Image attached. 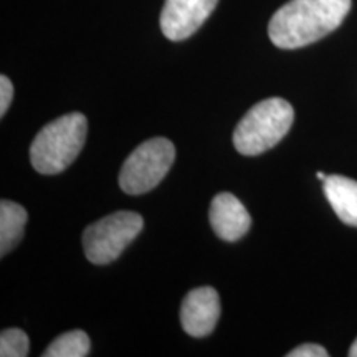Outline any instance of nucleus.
Segmentation results:
<instances>
[{
    "label": "nucleus",
    "mask_w": 357,
    "mask_h": 357,
    "mask_svg": "<svg viewBox=\"0 0 357 357\" xmlns=\"http://www.w3.org/2000/svg\"><path fill=\"white\" fill-rule=\"evenodd\" d=\"M351 0H289L268 25V37L283 50L303 48L324 38L342 24Z\"/></svg>",
    "instance_id": "f257e3e1"
},
{
    "label": "nucleus",
    "mask_w": 357,
    "mask_h": 357,
    "mask_svg": "<svg viewBox=\"0 0 357 357\" xmlns=\"http://www.w3.org/2000/svg\"><path fill=\"white\" fill-rule=\"evenodd\" d=\"M88 121L82 113H68L48 123L30 146V162L45 176L63 172L86 142Z\"/></svg>",
    "instance_id": "f03ea898"
},
{
    "label": "nucleus",
    "mask_w": 357,
    "mask_h": 357,
    "mask_svg": "<svg viewBox=\"0 0 357 357\" xmlns=\"http://www.w3.org/2000/svg\"><path fill=\"white\" fill-rule=\"evenodd\" d=\"M294 119L293 106L283 98H268L240 119L234 146L243 155H258L275 147L287 136Z\"/></svg>",
    "instance_id": "7ed1b4c3"
},
{
    "label": "nucleus",
    "mask_w": 357,
    "mask_h": 357,
    "mask_svg": "<svg viewBox=\"0 0 357 357\" xmlns=\"http://www.w3.org/2000/svg\"><path fill=\"white\" fill-rule=\"evenodd\" d=\"M176 159V147L166 137H153L142 142L124 160L119 172V187L129 195L153 190L166 177Z\"/></svg>",
    "instance_id": "20e7f679"
},
{
    "label": "nucleus",
    "mask_w": 357,
    "mask_h": 357,
    "mask_svg": "<svg viewBox=\"0 0 357 357\" xmlns=\"http://www.w3.org/2000/svg\"><path fill=\"white\" fill-rule=\"evenodd\" d=\"M144 220L136 212H114L91 223L83 234L84 255L95 265H106L126 250L142 231Z\"/></svg>",
    "instance_id": "39448f33"
},
{
    "label": "nucleus",
    "mask_w": 357,
    "mask_h": 357,
    "mask_svg": "<svg viewBox=\"0 0 357 357\" xmlns=\"http://www.w3.org/2000/svg\"><path fill=\"white\" fill-rule=\"evenodd\" d=\"M217 3L218 0H166L160 30L172 42H182L197 32Z\"/></svg>",
    "instance_id": "423d86ee"
},
{
    "label": "nucleus",
    "mask_w": 357,
    "mask_h": 357,
    "mask_svg": "<svg viewBox=\"0 0 357 357\" xmlns=\"http://www.w3.org/2000/svg\"><path fill=\"white\" fill-rule=\"evenodd\" d=\"M220 318V298L211 287L192 289L182 301L181 323L192 337H205L215 329Z\"/></svg>",
    "instance_id": "0eeeda50"
},
{
    "label": "nucleus",
    "mask_w": 357,
    "mask_h": 357,
    "mask_svg": "<svg viewBox=\"0 0 357 357\" xmlns=\"http://www.w3.org/2000/svg\"><path fill=\"white\" fill-rule=\"evenodd\" d=\"M208 217L213 231L223 242H238L252 225V217L245 205L229 192L213 197Z\"/></svg>",
    "instance_id": "6e6552de"
},
{
    "label": "nucleus",
    "mask_w": 357,
    "mask_h": 357,
    "mask_svg": "<svg viewBox=\"0 0 357 357\" xmlns=\"http://www.w3.org/2000/svg\"><path fill=\"white\" fill-rule=\"evenodd\" d=\"M324 195L346 225L357 227V181L344 176L324 178Z\"/></svg>",
    "instance_id": "1a4fd4ad"
},
{
    "label": "nucleus",
    "mask_w": 357,
    "mask_h": 357,
    "mask_svg": "<svg viewBox=\"0 0 357 357\" xmlns=\"http://www.w3.org/2000/svg\"><path fill=\"white\" fill-rule=\"evenodd\" d=\"M26 211L22 205L2 200L0 202V255L6 257L24 236Z\"/></svg>",
    "instance_id": "9d476101"
},
{
    "label": "nucleus",
    "mask_w": 357,
    "mask_h": 357,
    "mask_svg": "<svg viewBox=\"0 0 357 357\" xmlns=\"http://www.w3.org/2000/svg\"><path fill=\"white\" fill-rule=\"evenodd\" d=\"M89 347L88 334L77 329L58 336L43 351V357H84L89 354Z\"/></svg>",
    "instance_id": "9b49d317"
},
{
    "label": "nucleus",
    "mask_w": 357,
    "mask_h": 357,
    "mask_svg": "<svg viewBox=\"0 0 357 357\" xmlns=\"http://www.w3.org/2000/svg\"><path fill=\"white\" fill-rule=\"evenodd\" d=\"M29 336L19 328L3 329L0 334V356L2 357H25L29 354Z\"/></svg>",
    "instance_id": "f8f14e48"
},
{
    "label": "nucleus",
    "mask_w": 357,
    "mask_h": 357,
    "mask_svg": "<svg viewBox=\"0 0 357 357\" xmlns=\"http://www.w3.org/2000/svg\"><path fill=\"white\" fill-rule=\"evenodd\" d=\"M13 98V84L6 75L0 77V116L7 113L8 106H10Z\"/></svg>",
    "instance_id": "ddd939ff"
},
{
    "label": "nucleus",
    "mask_w": 357,
    "mask_h": 357,
    "mask_svg": "<svg viewBox=\"0 0 357 357\" xmlns=\"http://www.w3.org/2000/svg\"><path fill=\"white\" fill-rule=\"evenodd\" d=\"M329 352L319 344H303L291 352H288V357H328Z\"/></svg>",
    "instance_id": "4468645a"
},
{
    "label": "nucleus",
    "mask_w": 357,
    "mask_h": 357,
    "mask_svg": "<svg viewBox=\"0 0 357 357\" xmlns=\"http://www.w3.org/2000/svg\"><path fill=\"white\" fill-rule=\"evenodd\" d=\"M349 356H351V357H357V339L354 341V344L351 346V349H349Z\"/></svg>",
    "instance_id": "2eb2a0df"
},
{
    "label": "nucleus",
    "mask_w": 357,
    "mask_h": 357,
    "mask_svg": "<svg viewBox=\"0 0 357 357\" xmlns=\"http://www.w3.org/2000/svg\"><path fill=\"white\" fill-rule=\"evenodd\" d=\"M316 177H318L319 181H323V182H324V178L328 177V176H326V174H323V172H318V174H316Z\"/></svg>",
    "instance_id": "dca6fc26"
}]
</instances>
